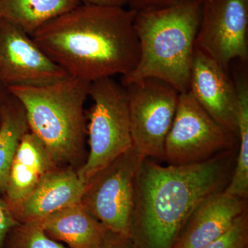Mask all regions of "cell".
<instances>
[{
  "label": "cell",
  "instance_id": "6da1fadb",
  "mask_svg": "<svg viewBox=\"0 0 248 248\" xmlns=\"http://www.w3.org/2000/svg\"><path fill=\"white\" fill-rule=\"evenodd\" d=\"M137 11L79 5L45 24L31 37L55 63L88 82L130 73L140 58Z\"/></svg>",
  "mask_w": 248,
  "mask_h": 248
},
{
  "label": "cell",
  "instance_id": "7a4b0ae2",
  "mask_svg": "<svg viewBox=\"0 0 248 248\" xmlns=\"http://www.w3.org/2000/svg\"><path fill=\"white\" fill-rule=\"evenodd\" d=\"M203 162L162 166L144 158L135 181L132 237L141 248H173L197 205L224 190L235 149Z\"/></svg>",
  "mask_w": 248,
  "mask_h": 248
},
{
  "label": "cell",
  "instance_id": "3957f363",
  "mask_svg": "<svg viewBox=\"0 0 248 248\" xmlns=\"http://www.w3.org/2000/svg\"><path fill=\"white\" fill-rule=\"evenodd\" d=\"M202 0L137 12L134 27L140 45L135 68L122 77L123 86L147 78L187 92L202 16Z\"/></svg>",
  "mask_w": 248,
  "mask_h": 248
},
{
  "label": "cell",
  "instance_id": "277c9868",
  "mask_svg": "<svg viewBox=\"0 0 248 248\" xmlns=\"http://www.w3.org/2000/svg\"><path fill=\"white\" fill-rule=\"evenodd\" d=\"M90 85L69 76L46 86L7 89L22 104L29 130L45 144L58 166L72 167L84 154L87 134L84 106Z\"/></svg>",
  "mask_w": 248,
  "mask_h": 248
},
{
  "label": "cell",
  "instance_id": "5b68a950",
  "mask_svg": "<svg viewBox=\"0 0 248 248\" xmlns=\"http://www.w3.org/2000/svg\"><path fill=\"white\" fill-rule=\"evenodd\" d=\"M93 106L87 126L89 154L77 170L86 183L99 170L133 148L126 90L112 78L90 85Z\"/></svg>",
  "mask_w": 248,
  "mask_h": 248
},
{
  "label": "cell",
  "instance_id": "8992f818",
  "mask_svg": "<svg viewBox=\"0 0 248 248\" xmlns=\"http://www.w3.org/2000/svg\"><path fill=\"white\" fill-rule=\"evenodd\" d=\"M143 156L125 152L85 184L81 203L108 231L130 239L135 181Z\"/></svg>",
  "mask_w": 248,
  "mask_h": 248
},
{
  "label": "cell",
  "instance_id": "52a82bcc",
  "mask_svg": "<svg viewBox=\"0 0 248 248\" xmlns=\"http://www.w3.org/2000/svg\"><path fill=\"white\" fill-rule=\"evenodd\" d=\"M237 140L201 107L190 91L180 93L165 143L164 160L173 166L203 162L235 148Z\"/></svg>",
  "mask_w": 248,
  "mask_h": 248
},
{
  "label": "cell",
  "instance_id": "ba28073f",
  "mask_svg": "<svg viewBox=\"0 0 248 248\" xmlns=\"http://www.w3.org/2000/svg\"><path fill=\"white\" fill-rule=\"evenodd\" d=\"M128 96L133 148L145 158L165 159V143L180 93L170 85L147 78L124 86Z\"/></svg>",
  "mask_w": 248,
  "mask_h": 248
},
{
  "label": "cell",
  "instance_id": "9c48e42d",
  "mask_svg": "<svg viewBox=\"0 0 248 248\" xmlns=\"http://www.w3.org/2000/svg\"><path fill=\"white\" fill-rule=\"evenodd\" d=\"M248 0H202L196 47L228 71L238 60L248 63Z\"/></svg>",
  "mask_w": 248,
  "mask_h": 248
},
{
  "label": "cell",
  "instance_id": "30bf717a",
  "mask_svg": "<svg viewBox=\"0 0 248 248\" xmlns=\"http://www.w3.org/2000/svg\"><path fill=\"white\" fill-rule=\"evenodd\" d=\"M68 77L30 35L0 17V84L6 89L46 86Z\"/></svg>",
  "mask_w": 248,
  "mask_h": 248
},
{
  "label": "cell",
  "instance_id": "8fae6325",
  "mask_svg": "<svg viewBox=\"0 0 248 248\" xmlns=\"http://www.w3.org/2000/svg\"><path fill=\"white\" fill-rule=\"evenodd\" d=\"M201 107L238 138L237 93L228 71L195 47L189 91Z\"/></svg>",
  "mask_w": 248,
  "mask_h": 248
},
{
  "label": "cell",
  "instance_id": "7c38bea8",
  "mask_svg": "<svg viewBox=\"0 0 248 248\" xmlns=\"http://www.w3.org/2000/svg\"><path fill=\"white\" fill-rule=\"evenodd\" d=\"M248 210L247 200L214 192L197 205L178 236L173 248H203L223 236Z\"/></svg>",
  "mask_w": 248,
  "mask_h": 248
},
{
  "label": "cell",
  "instance_id": "4fadbf2b",
  "mask_svg": "<svg viewBox=\"0 0 248 248\" xmlns=\"http://www.w3.org/2000/svg\"><path fill=\"white\" fill-rule=\"evenodd\" d=\"M84 188V183L73 167L58 166L45 174L13 209V214L19 223H40L55 212L81 203Z\"/></svg>",
  "mask_w": 248,
  "mask_h": 248
},
{
  "label": "cell",
  "instance_id": "5bb4252c",
  "mask_svg": "<svg viewBox=\"0 0 248 248\" xmlns=\"http://www.w3.org/2000/svg\"><path fill=\"white\" fill-rule=\"evenodd\" d=\"M56 167L45 144L29 130L18 146L4 190L11 210L33 190L45 174Z\"/></svg>",
  "mask_w": 248,
  "mask_h": 248
},
{
  "label": "cell",
  "instance_id": "9a60e30c",
  "mask_svg": "<svg viewBox=\"0 0 248 248\" xmlns=\"http://www.w3.org/2000/svg\"><path fill=\"white\" fill-rule=\"evenodd\" d=\"M40 223L49 237L69 248L93 247L107 231L81 203L55 212Z\"/></svg>",
  "mask_w": 248,
  "mask_h": 248
},
{
  "label": "cell",
  "instance_id": "2e32d148",
  "mask_svg": "<svg viewBox=\"0 0 248 248\" xmlns=\"http://www.w3.org/2000/svg\"><path fill=\"white\" fill-rule=\"evenodd\" d=\"M81 4L79 0H0V17L31 37L45 24Z\"/></svg>",
  "mask_w": 248,
  "mask_h": 248
},
{
  "label": "cell",
  "instance_id": "e0dca14e",
  "mask_svg": "<svg viewBox=\"0 0 248 248\" xmlns=\"http://www.w3.org/2000/svg\"><path fill=\"white\" fill-rule=\"evenodd\" d=\"M29 130L25 110L10 93L3 107L0 125V190L4 191L11 164L21 140Z\"/></svg>",
  "mask_w": 248,
  "mask_h": 248
},
{
  "label": "cell",
  "instance_id": "ac0fdd59",
  "mask_svg": "<svg viewBox=\"0 0 248 248\" xmlns=\"http://www.w3.org/2000/svg\"><path fill=\"white\" fill-rule=\"evenodd\" d=\"M238 140L239 153L234 169L225 192L230 195L248 200V95H238Z\"/></svg>",
  "mask_w": 248,
  "mask_h": 248
},
{
  "label": "cell",
  "instance_id": "d6986e66",
  "mask_svg": "<svg viewBox=\"0 0 248 248\" xmlns=\"http://www.w3.org/2000/svg\"><path fill=\"white\" fill-rule=\"evenodd\" d=\"M4 248H69L46 234L40 223H19L10 232Z\"/></svg>",
  "mask_w": 248,
  "mask_h": 248
},
{
  "label": "cell",
  "instance_id": "ffe728a7",
  "mask_svg": "<svg viewBox=\"0 0 248 248\" xmlns=\"http://www.w3.org/2000/svg\"><path fill=\"white\" fill-rule=\"evenodd\" d=\"M248 241V210L223 236L203 248H246Z\"/></svg>",
  "mask_w": 248,
  "mask_h": 248
},
{
  "label": "cell",
  "instance_id": "44dd1931",
  "mask_svg": "<svg viewBox=\"0 0 248 248\" xmlns=\"http://www.w3.org/2000/svg\"><path fill=\"white\" fill-rule=\"evenodd\" d=\"M19 223L7 202L0 199V248H4L10 232Z\"/></svg>",
  "mask_w": 248,
  "mask_h": 248
},
{
  "label": "cell",
  "instance_id": "7402d4cb",
  "mask_svg": "<svg viewBox=\"0 0 248 248\" xmlns=\"http://www.w3.org/2000/svg\"><path fill=\"white\" fill-rule=\"evenodd\" d=\"M190 1L194 0H129L128 6V9L139 12L148 10L163 9Z\"/></svg>",
  "mask_w": 248,
  "mask_h": 248
},
{
  "label": "cell",
  "instance_id": "603a6c76",
  "mask_svg": "<svg viewBox=\"0 0 248 248\" xmlns=\"http://www.w3.org/2000/svg\"><path fill=\"white\" fill-rule=\"evenodd\" d=\"M129 241L130 239L107 230L102 239L90 248H131Z\"/></svg>",
  "mask_w": 248,
  "mask_h": 248
},
{
  "label": "cell",
  "instance_id": "cb8c5ba5",
  "mask_svg": "<svg viewBox=\"0 0 248 248\" xmlns=\"http://www.w3.org/2000/svg\"><path fill=\"white\" fill-rule=\"evenodd\" d=\"M82 4L92 5L101 7H124L129 0H79Z\"/></svg>",
  "mask_w": 248,
  "mask_h": 248
},
{
  "label": "cell",
  "instance_id": "d4e9b609",
  "mask_svg": "<svg viewBox=\"0 0 248 248\" xmlns=\"http://www.w3.org/2000/svg\"><path fill=\"white\" fill-rule=\"evenodd\" d=\"M9 91L5 86L0 84V125H1V119H2L3 107L6 99L9 97Z\"/></svg>",
  "mask_w": 248,
  "mask_h": 248
},
{
  "label": "cell",
  "instance_id": "484cf974",
  "mask_svg": "<svg viewBox=\"0 0 248 248\" xmlns=\"http://www.w3.org/2000/svg\"></svg>",
  "mask_w": 248,
  "mask_h": 248
}]
</instances>
